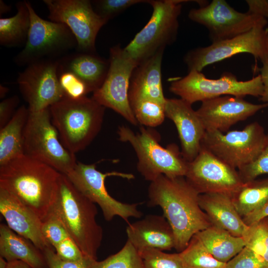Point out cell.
Returning a JSON list of instances; mask_svg holds the SVG:
<instances>
[{"label": "cell", "instance_id": "cell-1", "mask_svg": "<svg viewBox=\"0 0 268 268\" xmlns=\"http://www.w3.org/2000/svg\"><path fill=\"white\" fill-rule=\"evenodd\" d=\"M199 196L183 176L161 175L149 186L148 205L162 208L174 233V248L179 253L194 235L212 225L200 206Z\"/></svg>", "mask_w": 268, "mask_h": 268}, {"label": "cell", "instance_id": "cell-2", "mask_svg": "<svg viewBox=\"0 0 268 268\" xmlns=\"http://www.w3.org/2000/svg\"><path fill=\"white\" fill-rule=\"evenodd\" d=\"M61 173L25 154L0 166V188L10 192L42 220L53 205Z\"/></svg>", "mask_w": 268, "mask_h": 268}, {"label": "cell", "instance_id": "cell-3", "mask_svg": "<svg viewBox=\"0 0 268 268\" xmlns=\"http://www.w3.org/2000/svg\"><path fill=\"white\" fill-rule=\"evenodd\" d=\"M51 210L61 219L83 255L97 260L103 229L96 220V204L81 193L65 174L61 173Z\"/></svg>", "mask_w": 268, "mask_h": 268}, {"label": "cell", "instance_id": "cell-4", "mask_svg": "<svg viewBox=\"0 0 268 268\" xmlns=\"http://www.w3.org/2000/svg\"><path fill=\"white\" fill-rule=\"evenodd\" d=\"M49 109L62 143L75 154L84 149L99 134L105 107L92 97L74 99L65 96Z\"/></svg>", "mask_w": 268, "mask_h": 268}, {"label": "cell", "instance_id": "cell-5", "mask_svg": "<svg viewBox=\"0 0 268 268\" xmlns=\"http://www.w3.org/2000/svg\"><path fill=\"white\" fill-rule=\"evenodd\" d=\"M119 139L128 142L137 158V170L147 181L152 182L161 175L169 177H185L189 162L175 144L166 148L159 144L156 133L141 127L135 133L129 128L122 126L118 130Z\"/></svg>", "mask_w": 268, "mask_h": 268}, {"label": "cell", "instance_id": "cell-6", "mask_svg": "<svg viewBox=\"0 0 268 268\" xmlns=\"http://www.w3.org/2000/svg\"><path fill=\"white\" fill-rule=\"evenodd\" d=\"M185 0H149L152 8L151 16L144 27L124 48L138 65L176 40L178 18Z\"/></svg>", "mask_w": 268, "mask_h": 268}, {"label": "cell", "instance_id": "cell-7", "mask_svg": "<svg viewBox=\"0 0 268 268\" xmlns=\"http://www.w3.org/2000/svg\"><path fill=\"white\" fill-rule=\"evenodd\" d=\"M24 153L67 175L77 164L74 154L62 143L52 123L49 108L29 112L24 130Z\"/></svg>", "mask_w": 268, "mask_h": 268}, {"label": "cell", "instance_id": "cell-8", "mask_svg": "<svg viewBox=\"0 0 268 268\" xmlns=\"http://www.w3.org/2000/svg\"><path fill=\"white\" fill-rule=\"evenodd\" d=\"M169 90L192 105L223 95L260 97L264 86L260 74L248 80L239 81L234 74L225 72L218 79H212L206 77L201 71L192 70L184 77L173 79Z\"/></svg>", "mask_w": 268, "mask_h": 268}, {"label": "cell", "instance_id": "cell-9", "mask_svg": "<svg viewBox=\"0 0 268 268\" xmlns=\"http://www.w3.org/2000/svg\"><path fill=\"white\" fill-rule=\"evenodd\" d=\"M30 26L23 50L14 59L19 66H27L45 59H56L77 47L76 39L65 24L45 20L40 17L31 3L26 0Z\"/></svg>", "mask_w": 268, "mask_h": 268}, {"label": "cell", "instance_id": "cell-10", "mask_svg": "<svg viewBox=\"0 0 268 268\" xmlns=\"http://www.w3.org/2000/svg\"><path fill=\"white\" fill-rule=\"evenodd\" d=\"M267 134L263 127L255 122L242 130L225 134L205 132L201 146L230 166L238 169L254 161L265 147Z\"/></svg>", "mask_w": 268, "mask_h": 268}, {"label": "cell", "instance_id": "cell-11", "mask_svg": "<svg viewBox=\"0 0 268 268\" xmlns=\"http://www.w3.org/2000/svg\"><path fill=\"white\" fill-rule=\"evenodd\" d=\"M66 175L81 193L99 206L107 221H111L116 216L128 222L131 217L140 218L142 215L137 208L139 203L129 204L118 201L110 195L106 188L107 177L117 176L131 180L134 178L132 174L116 171L103 173L96 169L95 164L78 162Z\"/></svg>", "mask_w": 268, "mask_h": 268}, {"label": "cell", "instance_id": "cell-12", "mask_svg": "<svg viewBox=\"0 0 268 268\" xmlns=\"http://www.w3.org/2000/svg\"><path fill=\"white\" fill-rule=\"evenodd\" d=\"M248 53L262 63L268 58V29L257 27L231 39L190 50L184 61L189 71L201 70L206 66L235 55Z\"/></svg>", "mask_w": 268, "mask_h": 268}, {"label": "cell", "instance_id": "cell-13", "mask_svg": "<svg viewBox=\"0 0 268 268\" xmlns=\"http://www.w3.org/2000/svg\"><path fill=\"white\" fill-rule=\"evenodd\" d=\"M50 21L67 25L74 36L77 52L95 53V41L108 22L94 10L89 0H44Z\"/></svg>", "mask_w": 268, "mask_h": 268}, {"label": "cell", "instance_id": "cell-14", "mask_svg": "<svg viewBox=\"0 0 268 268\" xmlns=\"http://www.w3.org/2000/svg\"><path fill=\"white\" fill-rule=\"evenodd\" d=\"M188 17L207 29L212 43L232 38L257 27H265L268 24V19L239 12L224 0H213L206 5L193 8Z\"/></svg>", "mask_w": 268, "mask_h": 268}, {"label": "cell", "instance_id": "cell-15", "mask_svg": "<svg viewBox=\"0 0 268 268\" xmlns=\"http://www.w3.org/2000/svg\"><path fill=\"white\" fill-rule=\"evenodd\" d=\"M109 68L101 86L93 92L92 98L109 108L134 126L139 123L129 100L130 79L138 64L119 45L110 49Z\"/></svg>", "mask_w": 268, "mask_h": 268}, {"label": "cell", "instance_id": "cell-16", "mask_svg": "<svg viewBox=\"0 0 268 268\" xmlns=\"http://www.w3.org/2000/svg\"><path fill=\"white\" fill-rule=\"evenodd\" d=\"M58 59L32 63L19 72L17 82L30 112L49 108L65 95L59 79Z\"/></svg>", "mask_w": 268, "mask_h": 268}, {"label": "cell", "instance_id": "cell-17", "mask_svg": "<svg viewBox=\"0 0 268 268\" xmlns=\"http://www.w3.org/2000/svg\"><path fill=\"white\" fill-rule=\"evenodd\" d=\"M185 177L200 194L232 195L244 183L236 169L201 146L196 157L189 162Z\"/></svg>", "mask_w": 268, "mask_h": 268}, {"label": "cell", "instance_id": "cell-18", "mask_svg": "<svg viewBox=\"0 0 268 268\" xmlns=\"http://www.w3.org/2000/svg\"><path fill=\"white\" fill-rule=\"evenodd\" d=\"M267 107V103L255 104L242 97L226 95L202 101L196 112L206 132L223 133Z\"/></svg>", "mask_w": 268, "mask_h": 268}, {"label": "cell", "instance_id": "cell-19", "mask_svg": "<svg viewBox=\"0 0 268 268\" xmlns=\"http://www.w3.org/2000/svg\"><path fill=\"white\" fill-rule=\"evenodd\" d=\"M165 112L177 128L182 155L188 162L193 161L200 152L206 132L196 111L181 98H166Z\"/></svg>", "mask_w": 268, "mask_h": 268}, {"label": "cell", "instance_id": "cell-20", "mask_svg": "<svg viewBox=\"0 0 268 268\" xmlns=\"http://www.w3.org/2000/svg\"><path fill=\"white\" fill-rule=\"evenodd\" d=\"M0 212L12 230L30 240L41 251L53 247L43 235L41 218L14 195L1 188Z\"/></svg>", "mask_w": 268, "mask_h": 268}, {"label": "cell", "instance_id": "cell-21", "mask_svg": "<svg viewBox=\"0 0 268 268\" xmlns=\"http://www.w3.org/2000/svg\"><path fill=\"white\" fill-rule=\"evenodd\" d=\"M129 240L138 251L155 248L161 251L175 248L172 229L164 216L147 215L129 224L126 228Z\"/></svg>", "mask_w": 268, "mask_h": 268}, {"label": "cell", "instance_id": "cell-22", "mask_svg": "<svg viewBox=\"0 0 268 268\" xmlns=\"http://www.w3.org/2000/svg\"><path fill=\"white\" fill-rule=\"evenodd\" d=\"M165 49L143 61L132 73L129 89V102L149 99L165 103L162 84L161 65Z\"/></svg>", "mask_w": 268, "mask_h": 268}, {"label": "cell", "instance_id": "cell-23", "mask_svg": "<svg viewBox=\"0 0 268 268\" xmlns=\"http://www.w3.org/2000/svg\"><path fill=\"white\" fill-rule=\"evenodd\" d=\"M199 203L213 225L235 236H243L248 226L238 213L232 195L218 193L200 194Z\"/></svg>", "mask_w": 268, "mask_h": 268}, {"label": "cell", "instance_id": "cell-24", "mask_svg": "<svg viewBox=\"0 0 268 268\" xmlns=\"http://www.w3.org/2000/svg\"><path fill=\"white\" fill-rule=\"evenodd\" d=\"M59 73L69 71L87 86L90 92L99 88L103 83L109 68V60L95 53L77 52L58 59Z\"/></svg>", "mask_w": 268, "mask_h": 268}, {"label": "cell", "instance_id": "cell-25", "mask_svg": "<svg viewBox=\"0 0 268 268\" xmlns=\"http://www.w3.org/2000/svg\"><path fill=\"white\" fill-rule=\"evenodd\" d=\"M0 256L8 262L21 261L31 268H49L44 253L7 225H0Z\"/></svg>", "mask_w": 268, "mask_h": 268}, {"label": "cell", "instance_id": "cell-26", "mask_svg": "<svg viewBox=\"0 0 268 268\" xmlns=\"http://www.w3.org/2000/svg\"><path fill=\"white\" fill-rule=\"evenodd\" d=\"M29 114L28 108L21 106L0 129V166L24 154L23 134Z\"/></svg>", "mask_w": 268, "mask_h": 268}, {"label": "cell", "instance_id": "cell-27", "mask_svg": "<svg viewBox=\"0 0 268 268\" xmlns=\"http://www.w3.org/2000/svg\"><path fill=\"white\" fill-rule=\"evenodd\" d=\"M195 235L210 254L217 260L226 263L245 246L242 237L211 225Z\"/></svg>", "mask_w": 268, "mask_h": 268}, {"label": "cell", "instance_id": "cell-28", "mask_svg": "<svg viewBox=\"0 0 268 268\" xmlns=\"http://www.w3.org/2000/svg\"><path fill=\"white\" fill-rule=\"evenodd\" d=\"M17 12L12 17L0 18V44L7 47L25 45L30 26L26 0L16 4Z\"/></svg>", "mask_w": 268, "mask_h": 268}, {"label": "cell", "instance_id": "cell-29", "mask_svg": "<svg viewBox=\"0 0 268 268\" xmlns=\"http://www.w3.org/2000/svg\"><path fill=\"white\" fill-rule=\"evenodd\" d=\"M232 199L242 217L257 210L268 201V178L244 183Z\"/></svg>", "mask_w": 268, "mask_h": 268}, {"label": "cell", "instance_id": "cell-30", "mask_svg": "<svg viewBox=\"0 0 268 268\" xmlns=\"http://www.w3.org/2000/svg\"><path fill=\"white\" fill-rule=\"evenodd\" d=\"M179 253L184 268H225L226 263L215 259L195 235Z\"/></svg>", "mask_w": 268, "mask_h": 268}, {"label": "cell", "instance_id": "cell-31", "mask_svg": "<svg viewBox=\"0 0 268 268\" xmlns=\"http://www.w3.org/2000/svg\"><path fill=\"white\" fill-rule=\"evenodd\" d=\"M134 114L139 124L150 127L161 125L165 116V103L149 99L130 102Z\"/></svg>", "mask_w": 268, "mask_h": 268}, {"label": "cell", "instance_id": "cell-32", "mask_svg": "<svg viewBox=\"0 0 268 268\" xmlns=\"http://www.w3.org/2000/svg\"><path fill=\"white\" fill-rule=\"evenodd\" d=\"M92 268H144L139 252L127 240L117 253L101 261L95 260Z\"/></svg>", "mask_w": 268, "mask_h": 268}, {"label": "cell", "instance_id": "cell-33", "mask_svg": "<svg viewBox=\"0 0 268 268\" xmlns=\"http://www.w3.org/2000/svg\"><path fill=\"white\" fill-rule=\"evenodd\" d=\"M242 238L246 247L268 263V224L264 219L249 226Z\"/></svg>", "mask_w": 268, "mask_h": 268}, {"label": "cell", "instance_id": "cell-34", "mask_svg": "<svg viewBox=\"0 0 268 268\" xmlns=\"http://www.w3.org/2000/svg\"><path fill=\"white\" fill-rule=\"evenodd\" d=\"M138 252L144 268H184L179 253H166L155 248H146Z\"/></svg>", "mask_w": 268, "mask_h": 268}, {"label": "cell", "instance_id": "cell-35", "mask_svg": "<svg viewBox=\"0 0 268 268\" xmlns=\"http://www.w3.org/2000/svg\"><path fill=\"white\" fill-rule=\"evenodd\" d=\"M42 221L43 235L54 248L65 239L70 237L61 219L52 210Z\"/></svg>", "mask_w": 268, "mask_h": 268}, {"label": "cell", "instance_id": "cell-36", "mask_svg": "<svg viewBox=\"0 0 268 268\" xmlns=\"http://www.w3.org/2000/svg\"><path fill=\"white\" fill-rule=\"evenodd\" d=\"M148 2L146 0H97L92 3L95 12L108 21L132 5Z\"/></svg>", "mask_w": 268, "mask_h": 268}, {"label": "cell", "instance_id": "cell-37", "mask_svg": "<svg viewBox=\"0 0 268 268\" xmlns=\"http://www.w3.org/2000/svg\"><path fill=\"white\" fill-rule=\"evenodd\" d=\"M239 176L243 183L254 180L260 175L268 174V133L264 148L252 162L238 169Z\"/></svg>", "mask_w": 268, "mask_h": 268}, {"label": "cell", "instance_id": "cell-38", "mask_svg": "<svg viewBox=\"0 0 268 268\" xmlns=\"http://www.w3.org/2000/svg\"><path fill=\"white\" fill-rule=\"evenodd\" d=\"M60 85L66 97L79 99L90 92L86 84L74 73L69 71L59 73Z\"/></svg>", "mask_w": 268, "mask_h": 268}, {"label": "cell", "instance_id": "cell-39", "mask_svg": "<svg viewBox=\"0 0 268 268\" xmlns=\"http://www.w3.org/2000/svg\"><path fill=\"white\" fill-rule=\"evenodd\" d=\"M225 268H268V263L253 251L245 246L226 263Z\"/></svg>", "mask_w": 268, "mask_h": 268}, {"label": "cell", "instance_id": "cell-40", "mask_svg": "<svg viewBox=\"0 0 268 268\" xmlns=\"http://www.w3.org/2000/svg\"><path fill=\"white\" fill-rule=\"evenodd\" d=\"M43 252L49 268H92L95 261L87 257L78 261H65L57 255L53 247L47 248Z\"/></svg>", "mask_w": 268, "mask_h": 268}, {"label": "cell", "instance_id": "cell-41", "mask_svg": "<svg viewBox=\"0 0 268 268\" xmlns=\"http://www.w3.org/2000/svg\"><path fill=\"white\" fill-rule=\"evenodd\" d=\"M54 249L57 255L65 261H78L86 257L70 237L62 241Z\"/></svg>", "mask_w": 268, "mask_h": 268}, {"label": "cell", "instance_id": "cell-42", "mask_svg": "<svg viewBox=\"0 0 268 268\" xmlns=\"http://www.w3.org/2000/svg\"><path fill=\"white\" fill-rule=\"evenodd\" d=\"M19 100L17 96L6 98L0 103V129L3 128L11 119L16 111Z\"/></svg>", "mask_w": 268, "mask_h": 268}, {"label": "cell", "instance_id": "cell-43", "mask_svg": "<svg viewBox=\"0 0 268 268\" xmlns=\"http://www.w3.org/2000/svg\"><path fill=\"white\" fill-rule=\"evenodd\" d=\"M250 13L257 15L268 19V0H246Z\"/></svg>", "mask_w": 268, "mask_h": 268}, {"label": "cell", "instance_id": "cell-44", "mask_svg": "<svg viewBox=\"0 0 268 268\" xmlns=\"http://www.w3.org/2000/svg\"><path fill=\"white\" fill-rule=\"evenodd\" d=\"M268 217V201L260 208L242 217L247 226H250Z\"/></svg>", "mask_w": 268, "mask_h": 268}, {"label": "cell", "instance_id": "cell-45", "mask_svg": "<svg viewBox=\"0 0 268 268\" xmlns=\"http://www.w3.org/2000/svg\"><path fill=\"white\" fill-rule=\"evenodd\" d=\"M263 66L260 68L261 77L264 86L262 95L260 97V100L268 103V58L262 62Z\"/></svg>", "mask_w": 268, "mask_h": 268}, {"label": "cell", "instance_id": "cell-46", "mask_svg": "<svg viewBox=\"0 0 268 268\" xmlns=\"http://www.w3.org/2000/svg\"><path fill=\"white\" fill-rule=\"evenodd\" d=\"M7 268H31V267L21 261H13L8 262Z\"/></svg>", "mask_w": 268, "mask_h": 268}, {"label": "cell", "instance_id": "cell-47", "mask_svg": "<svg viewBox=\"0 0 268 268\" xmlns=\"http://www.w3.org/2000/svg\"><path fill=\"white\" fill-rule=\"evenodd\" d=\"M10 10V6L6 5L3 0H0V14L1 15L4 13Z\"/></svg>", "mask_w": 268, "mask_h": 268}, {"label": "cell", "instance_id": "cell-48", "mask_svg": "<svg viewBox=\"0 0 268 268\" xmlns=\"http://www.w3.org/2000/svg\"><path fill=\"white\" fill-rule=\"evenodd\" d=\"M9 89L6 87H5L3 85H0V98H3L7 92L8 91Z\"/></svg>", "mask_w": 268, "mask_h": 268}, {"label": "cell", "instance_id": "cell-49", "mask_svg": "<svg viewBox=\"0 0 268 268\" xmlns=\"http://www.w3.org/2000/svg\"><path fill=\"white\" fill-rule=\"evenodd\" d=\"M8 262L3 258L0 257V268H7Z\"/></svg>", "mask_w": 268, "mask_h": 268}, {"label": "cell", "instance_id": "cell-50", "mask_svg": "<svg viewBox=\"0 0 268 268\" xmlns=\"http://www.w3.org/2000/svg\"><path fill=\"white\" fill-rule=\"evenodd\" d=\"M268 224V217L264 219Z\"/></svg>", "mask_w": 268, "mask_h": 268}]
</instances>
